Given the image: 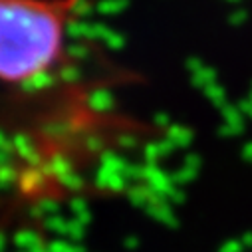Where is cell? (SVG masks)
I'll list each match as a JSON object with an SVG mask.
<instances>
[{
  "mask_svg": "<svg viewBox=\"0 0 252 252\" xmlns=\"http://www.w3.org/2000/svg\"><path fill=\"white\" fill-rule=\"evenodd\" d=\"M86 0H0V86L26 88L54 74Z\"/></svg>",
  "mask_w": 252,
  "mask_h": 252,
  "instance_id": "1",
  "label": "cell"
}]
</instances>
